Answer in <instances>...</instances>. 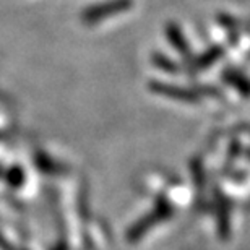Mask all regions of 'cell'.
Here are the masks:
<instances>
[{"mask_svg":"<svg viewBox=\"0 0 250 250\" xmlns=\"http://www.w3.org/2000/svg\"><path fill=\"white\" fill-rule=\"evenodd\" d=\"M171 214H172L171 205H169L166 200H159L158 205L154 207V209H153L151 213H148L146 216H143L142 219H140V221H137L132 228L128 229L127 239H128L130 242L138 241V239L142 237L145 232H148L153 226H156V224L164 221V219L169 218Z\"/></svg>","mask_w":250,"mask_h":250,"instance_id":"cell-1","label":"cell"},{"mask_svg":"<svg viewBox=\"0 0 250 250\" xmlns=\"http://www.w3.org/2000/svg\"><path fill=\"white\" fill-rule=\"evenodd\" d=\"M132 7V2L130 0H117V2H111L106 5H98V7L89 8L86 13H84V21H99L103 18H107L111 15H116L117 12H122V10H127Z\"/></svg>","mask_w":250,"mask_h":250,"instance_id":"cell-2","label":"cell"}]
</instances>
